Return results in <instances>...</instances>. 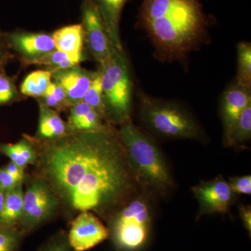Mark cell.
I'll return each instance as SVG.
<instances>
[{
    "mask_svg": "<svg viewBox=\"0 0 251 251\" xmlns=\"http://www.w3.org/2000/svg\"><path fill=\"white\" fill-rule=\"evenodd\" d=\"M15 88L9 77L0 74V104L8 103L15 97Z\"/></svg>",
    "mask_w": 251,
    "mask_h": 251,
    "instance_id": "484cf974",
    "label": "cell"
},
{
    "mask_svg": "<svg viewBox=\"0 0 251 251\" xmlns=\"http://www.w3.org/2000/svg\"><path fill=\"white\" fill-rule=\"evenodd\" d=\"M84 35L94 59L103 65L111 57L114 49L108 34L98 5L95 0H84L81 6Z\"/></svg>",
    "mask_w": 251,
    "mask_h": 251,
    "instance_id": "ba28073f",
    "label": "cell"
},
{
    "mask_svg": "<svg viewBox=\"0 0 251 251\" xmlns=\"http://www.w3.org/2000/svg\"><path fill=\"white\" fill-rule=\"evenodd\" d=\"M41 156L44 180L72 210L107 216L140 188L119 130L108 125L50 140Z\"/></svg>",
    "mask_w": 251,
    "mask_h": 251,
    "instance_id": "6da1fadb",
    "label": "cell"
},
{
    "mask_svg": "<svg viewBox=\"0 0 251 251\" xmlns=\"http://www.w3.org/2000/svg\"><path fill=\"white\" fill-rule=\"evenodd\" d=\"M251 103L244 109L236 124L230 138L229 147H239L251 139Z\"/></svg>",
    "mask_w": 251,
    "mask_h": 251,
    "instance_id": "44dd1931",
    "label": "cell"
},
{
    "mask_svg": "<svg viewBox=\"0 0 251 251\" xmlns=\"http://www.w3.org/2000/svg\"><path fill=\"white\" fill-rule=\"evenodd\" d=\"M52 72L37 70L30 73L21 86V93L31 97H42L51 82Z\"/></svg>",
    "mask_w": 251,
    "mask_h": 251,
    "instance_id": "d6986e66",
    "label": "cell"
},
{
    "mask_svg": "<svg viewBox=\"0 0 251 251\" xmlns=\"http://www.w3.org/2000/svg\"><path fill=\"white\" fill-rule=\"evenodd\" d=\"M119 133L140 188L153 198L166 196L174 188L175 183L158 145L138 128L131 119L122 124Z\"/></svg>",
    "mask_w": 251,
    "mask_h": 251,
    "instance_id": "3957f363",
    "label": "cell"
},
{
    "mask_svg": "<svg viewBox=\"0 0 251 251\" xmlns=\"http://www.w3.org/2000/svg\"><path fill=\"white\" fill-rule=\"evenodd\" d=\"M4 34L0 32V69L6 61L7 58V46H6V40Z\"/></svg>",
    "mask_w": 251,
    "mask_h": 251,
    "instance_id": "1f68e13d",
    "label": "cell"
},
{
    "mask_svg": "<svg viewBox=\"0 0 251 251\" xmlns=\"http://www.w3.org/2000/svg\"><path fill=\"white\" fill-rule=\"evenodd\" d=\"M56 50L67 54L77 63L82 60L83 47V27L82 24H74L57 29L52 36Z\"/></svg>",
    "mask_w": 251,
    "mask_h": 251,
    "instance_id": "5bb4252c",
    "label": "cell"
},
{
    "mask_svg": "<svg viewBox=\"0 0 251 251\" xmlns=\"http://www.w3.org/2000/svg\"><path fill=\"white\" fill-rule=\"evenodd\" d=\"M46 92L52 94V95L54 97V99L57 100V101L60 104L62 108H64V106L69 105L67 97H66L65 92H64L62 87H61L60 85H58V84L56 83L55 82H51Z\"/></svg>",
    "mask_w": 251,
    "mask_h": 251,
    "instance_id": "4316f807",
    "label": "cell"
},
{
    "mask_svg": "<svg viewBox=\"0 0 251 251\" xmlns=\"http://www.w3.org/2000/svg\"><path fill=\"white\" fill-rule=\"evenodd\" d=\"M108 229L90 211H82L73 221L68 242L74 251H85L104 242Z\"/></svg>",
    "mask_w": 251,
    "mask_h": 251,
    "instance_id": "30bf717a",
    "label": "cell"
},
{
    "mask_svg": "<svg viewBox=\"0 0 251 251\" xmlns=\"http://www.w3.org/2000/svg\"><path fill=\"white\" fill-rule=\"evenodd\" d=\"M41 251H71L69 242L64 239H57L50 243L47 247Z\"/></svg>",
    "mask_w": 251,
    "mask_h": 251,
    "instance_id": "4dcf8cb0",
    "label": "cell"
},
{
    "mask_svg": "<svg viewBox=\"0 0 251 251\" xmlns=\"http://www.w3.org/2000/svg\"><path fill=\"white\" fill-rule=\"evenodd\" d=\"M4 168L18 183H23L24 179V168L18 166L14 162L11 161Z\"/></svg>",
    "mask_w": 251,
    "mask_h": 251,
    "instance_id": "f1b7e54d",
    "label": "cell"
},
{
    "mask_svg": "<svg viewBox=\"0 0 251 251\" xmlns=\"http://www.w3.org/2000/svg\"><path fill=\"white\" fill-rule=\"evenodd\" d=\"M0 152L9 157L11 162L24 168L37 161L35 150L25 140L14 144H1Z\"/></svg>",
    "mask_w": 251,
    "mask_h": 251,
    "instance_id": "ac0fdd59",
    "label": "cell"
},
{
    "mask_svg": "<svg viewBox=\"0 0 251 251\" xmlns=\"http://www.w3.org/2000/svg\"><path fill=\"white\" fill-rule=\"evenodd\" d=\"M96 72H89L78 65L52 73L54 82L62 87L69 105L82 101L90 88Z\"/></svg>",
    "mask_w": 251,
    "mask_h": 251,
    "instance_id": "7c38bea8",
    "label": "cell"
},
{
    "mask_svg": "<svg viewBox=\"0 0 251 251\" xmlns=\"http://www.w3.org/2000/svg\"><path fill=\"white\" fill-rule=\"evenodd\" d=\"M239 216L246 228L251 233V205L241 204L239 207Z\"/></svg>",
    "mask_w": 251,
    "mask_h": 251,
    "instance_id": "f546056e",
    "label": "cell"
},
{
    "mask_svg": "<svg viewBox=\"0 0 251 251\" xmlns=\"http://www.w3.org/2000/svg\"><path fill=\"white\" fill-rule=\"evenodd\" d=\"M105 118L120 124L130 118L133 85L123 51L114 50L111 57L100 66Z\"/></svg>",
    "mask_w": 251,
    "mask_h": 251,
    "instance_id": "8992f818",
    "label": "cell"
},
{
    "mask_svg": "<svg viewBox=\"0 0 251 251\" xmlns=\"http://www.w3.org/2000/svg\"><path fill=\"white\" fill-rule=\"evenodd\" d=\"M251 103V87L237 82L229 86L223 94L221 118L224 126V143L228 148L229 138L244 109Z\"/></svg>",
    "mask_w": 251,
    "mask_h": 251,
    "instance_id": "8fae6325",
    "label": "cell"
},
{
    "mask_svg": "<svg viewBox=\"0 0 251 251\" xmlns=\"http://www.w3.org/2000/svg\"><path fill=\"white\" fill-rule=\"evenodd\" d=\"M140 116L155 134L169 139L204 141L205 133L196 117L176 102L140 94Z\"/></svg>",
    "mask_w": 251,
    "mask_h": 251,
    "instance_id": "277c9868",
    "label": "cell"
},
{
    "mask_svg": "<svg viewBox=\"0 0 251 251\" xmlns=\"http://www.w3.org/2000/svg\"><path fill=\"white\" fill-rule=\"evenodd\" d=\"M39 138L50 140L65 135L67 127L57 112L44 103L39 104Z\"/></svg>",
    "mask_w": 251,
    "mask_h": 251,
    "instance_id": "2e32d148",
    "label": "cell"
},
{
    "mask_svg": "<svg viewBox=\"0 0 251 251\" xmlns=\"http://www.w3.org/2000/svg\"><path fill=\"white\" fill-rule=\"evenodd\" d=\"M4 195L5 193L3 192V191L0 189V212H1V209H2L3 204H4Z\"/></svg>",
    "mask_w": 251,
    "mask_h": 251,
    "instance_id": "d6a6232c",
    "label": "cell"
},
{
    "mask_svg": "<svg viewBox=\"0 0 251 251\" xmlns=\"http://www.w3.org/2000/svg\"><path fill=\"white\" fill-rule=\"evenodd\" d=\"M192 191L200 206L198 219L206 214H227L235 196L228 182L221 175L201 181L193 186Z\"/></svg>",
    "mask_w": 251,
    "mask_h": 251,
    "instance_id": "9c48e42d",
    "label": "cell"
},
{
    "mask_svg": "<svg viewBox=\"0 0 251 251\" xmlns=\"http://www.w3.org/2000/svg\"><path fill=\"white\" fill-rule=\"evenodd\" d=\"M153 199L151 195L141 190L112 216L109 236L117 249L136 251L148 242L152 224Z\"/></svg>",
    "mask_w": 251,
    "mask_h": 251,
    "instance_id": "5b68a950",
    "label": "cell"
},
{
    "mask_svg": "<svg viewBox=\"0 0 251 251\" xmlns=\"http://www.w3.org/2000/svg\"><path fill=\"white\" fill-rule=\"evenodd\" d=\"M236 82L239 85L251 87V43H239L237 46V73Z\"/></svg>",
    "mask_w": 251,
    "mask_h": 251,
    "instance_id": "ffe728a7",
    "label": "cell"
},
{
    "mask_svg": "<svg viewBox=\"0 0 251 251\" xmlns=\"http://www.w3.org/2000/svg\"><path fill=\"white\" fill-rule=\"evenodd\" d=\"M21 234L14 226L0 224V251H16Z\"/></svg>",
    "mask_w": 251,
    "mask_h": 251,
    "instance_id": "cb8c5ba5",
    "label": "cell"
},
{
    "mask_svg": "<svg viewBox=\"0 0 251 251\" xmlns=\"http://www.w3.org/2000/svg\"><path fill=\"white\" fill-rule=\"evenodd\" d=\"M20 184L22 183H18L4 168H0V189L3 192H7Z\"/></svg>",
    "mask_w": 251,
    "mask_h": 251,
    "instance_id": "83f0119b",
    "label": "cell"
},
{
    "mask_svg": "<svg viewBox=\"0 0 251 251\" xmlns=\"http://www.w3.org/2000/svg\"><path fill=\"white\" fill-rule=\"evenodd\" d=\"M69 59L72 58L67 54L55 50L44 54V55L41 56V57L30 59V60L25 61V62H27L28 64L45 66V67L49 68L50 72L52 73L55 72L57 67H58L61 63Z\"/></svg>",
    "mask_w": 251,
    "mask_h": 251,
    "instance_id": "603a6c76",
    "label": "cell"
},
{
    "mask_svg": "<svg viewBox=\"0 0 251 251\" xmlns=\"http://www.w3.org/2000/svg\"><path fill=\"white\" fill-rule=\"evenodd\" d=\"M103 19L110 44L117 50L123 51L120 34L122 11L127 0H95Z\"/></svg>",
    "mask_w": 251,
    "mask_h": 251,
    "instance_id": "9a60e30c",
    "label": "cell"
},
{
    "mask_svg": "<svg viewBox=\"0 0 251 251\" xmlns=\"http://www.w3.org/2000/svg\"><path fill=\"white\" fill-rule=\"evenodd\" d=\"M7 40L19 53L24 56L25 61L30 60L55 50L52 36L43 33H11Z\"/></svg>",
    "mask_w": 251,
    "mask_h": 251,
    "instance_id": "4fadbf2b",
    "label": "cell"
},
{
    "mask_svg": "<svg viewBox=\"0 0 251 251\" xmlns=\"http://www.w3.org/2000/svg\"><path fill=\"white\" fill-rule=\"evenodd\" d=\"M82 101L92 107L97 113L100 115L102 118H105L100 69L96 72L95 76L92 80L90 88L82 99Z\"/></svg>",
    "mask_w": 251,
    "mask_h": 251,
    "instance_id": "7402d4cb",
    "label": "cell"
},
{
    "mask_svg": "<svg viewBox=\"0 0 251 251\" xmlns=\"http://www.w3.org/2000/svg\"><path fill=\"white\" fill-rule=\"evenodd\" d=\"M229 187L234 194H251V176H233L229 178L228 181Z\"/></svg>",
    "mask_w": 251,
    "mask_h": 251,
    "instance_id": "d4e9b609",
    "label": "cell"
},
{
    "mask_svg": "<svg viewBox=\"0 0 251 251\" xmlns=\"http://www.w3.org/2000/svg\"><path fill=\"white\" fill-rule=\"evenodd\" d=\"M22 184L17 185L5 193L4 204L0 212V224L14 226L20 221L23 211V192Z\"/></svg>",
    "mask_w": 251,
    "mask_h": 251,
    "instance_id": "e0dca14e",
    "label": "cell"
},
{
    "mask_svg": "<svg viewBox=\"0 0 251 251\" xmlns=\"http://www.w3.org/2000/svg\"><path fill=\"white\" fill-rule=\"evenodd\" d=\"M138 21L164 62L183 60L199 49L210 25L201 0H143Z\"/></svg>",
    "mask_w": 251,
    "mask_h": 251,
    "instance_id": "7a4b0ae2",
    "label": "cell"
},
{
    "mask_svg": "<svg viewBox=\"0 0 251 251\" xmlns=\"http://www.w3.org/2000/svg\"><path fill=\"white\" fill-rule=\"evenodd\" d=\"M57 205L58 200L45 180H34L24 193L20 220L23 229L29 230L44 223L52 216Z\"/></svg>",
    "mask_w": 251,
    "mask_h": 251,
    "instance_id": "52a82bcc",
    "label": "cell"
}]
</instances>
